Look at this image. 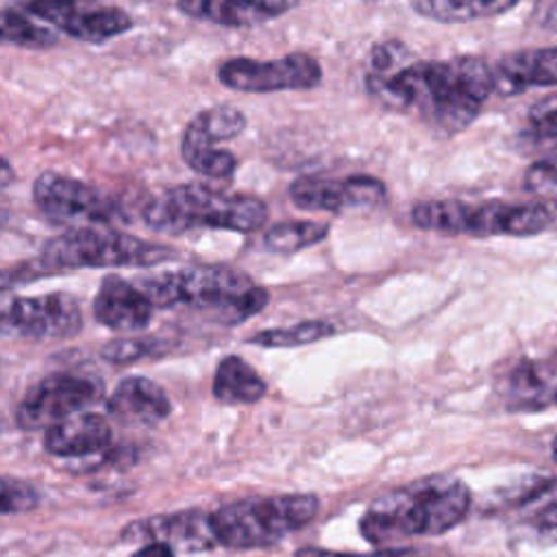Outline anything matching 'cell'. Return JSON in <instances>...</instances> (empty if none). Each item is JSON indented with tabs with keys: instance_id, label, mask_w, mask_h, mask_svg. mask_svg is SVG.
Listing matches in <instances>:
<instances>
[{
	"instance_id": "f546056e",
	"label": "cell",
	"mask_w": 557,
	"mask_h": 557,
	"mask_svg": "<svg viewBox=\"0 0 557 557\" xmlns=\"http://www.w3.org/2000/svg\"><path fill=\"white\" fill-rule=\"evenodd\" d=\"M409 57V50L400 41H379L370 50V63H372V74L387 76L405 67L403 63Z\"/></svg>"
},
{
	"instance_id": "3957f363",
	"label": "cell",
	"mask_w": 557,
	"mask_h": 557,
	"mask_svg": "<svg viewBox=\"0 0 557 557\" xmlns=\"http://www.w3.org/2000/svg\"><path fill=\"white\" fill-rule=\"evenodd\" d=\"M159 309L189 305L211 311L224 324H239L268 305V289L228 265H191L137 283Z\"/></svg>"
},
{
	"instance_id": "1f68e13d",
	"label": "cell",
	"mask_w": 557,
	"mask_h": 557,
	"mask_svg": "<svg viewBox=\"0 0 557 557\" xmlns=\"http://www.w3.org/2000/svg\"><path fill=\"white\" fill-rule=\"evenodd\" d=\"M529 524L550 542H557V503H544L533 507Z\"/></svg>"
},
{
	"instance_id": "4dcf8cb0",
	"label": "cell",
	"mask_w": 557,
	"mask_h": 557,
	"mask_svg": "<svg viewBox=\"0 0 557 557\" xmlns=\"http://www.w3.org/2000/svg\"><path fill=\"white\" fill-rule=\"evenodd\" d=\"M524 187L531 191L557 187V154L535 161L524 174Z\"/></svg>"
},
{
	"instance_id": "6da1fadb",
	"label": "cell",
	"mask_w": 557,
	"mask_h": 557,
	"mask_svg": "<svg viewBox=\"0 0 557 557\" xmlns=\"http://www.w3.org/2000/svg\"><path fill=\"white\" fill-rule=\"evenodd\" d=\"M368 89L387 107L418 109L437 131L468 128L494 91L492 67L476 57L413 61L394 74H368Z\"/></svg>"
},
{
	"instance_id": "5b68a950",
	"label": "cell",
	"mask_w": 557,
	"mask_h": 557,
	"mask_svg": "<svg viewBox=\"0 0 557 557\" xmlns=\"http://www.w3.org/2000/svg\"><path fill=\"white\" fill-rule=\"evenodd\" d=\"M176 257V250L109 226H74L46 242L39 263L46 272L78 268H148Z\"/></svg>"
},
{
	"instance_id": "52a82bcc",
	"label": "cell",
	"mask_w": 557,
	"mask_h": 557,
	"mask_svg": "<svg viewBox=\"0 0 557 557\" xmlns=\"http://www.w3.org/2000/svg\"><path fill=\"white\" fill-rule=\"evenodd\" d=\"M102 398V385L94 376L54 372L26 389L15 407V424L26 431L50 429Z\"/></svg>"
},
{
	"instance_id": "d590c367",
	"label": "cell",
	"mask_w": 557,
	"mask_h": 557,
	"mask_svg": "<svg viewBox=\"0 0 557 557\" xmlns=\"http://www.w3.org/2000/svg\"><path fill=\"white\" fill-rule=\"evenodd\" d=\"M133 557H174V548L163 542H148Z\"/></svg>"
},
{
	"instance_id": "9a60e30c",
	"label": "cell",
	"mask_w": 557,
	"mask_h": 557,
	"mask_svg": "<svg viewBox=\"0 0 557 557\" xmlns=\"http://www.w3.org/2000/svg\"><path fill=\"white\" fill-rule=\"evenodd\" d=\"M154 309L146 292L120 274H107L100 281L91 305L96 322L122 333L144 331L152 322Z\"/></svg>"
},
{
	"instance_id": "ac0fdd59",
	"label": "cell",
	"mask_w": 557,
	"mask_h": 557,
	"mask_svg": "<svg viewBox=\"0 0 557 557\" xmlns=\"http://www.w3.org/2000/svg\"><path fill=\"white\" fill-rule=\"evenodd\" d=\"M494 91L500 96H516L531 87L557 85V46L531 48L505 54L494 67Z\"/></svg>"
},
{
	"instance_id": "e0dca14e",
	"label": "cell",
	"mask_w": 557,
	"mask_h": 557,
	"mask_svg": "<svg viewBox=\"0 0 557 557\" xmlns=\"http://www.w3.org/2000/svg\"><path fill=\"white\" fill-rule=\"evenodd\" d=\"M111 424L96 411H81L50 429L44 435V448L54 457L87 459L107 453L111 446Z\"/></svg>"
},
{
	"instance_id": "836d02e7",
	"label": "cell",
	"mask_w": 557,
	"mask_h": 557,
	"mask_svg": "<svg viewBox=\"0 0 557 557\" xmlns=\"http://www.w3.org/2000/svg\"><path fill=\"white\" fill-rule=\"evenodd\" d=\"M537 20L544 28L557 33V0H540Z\"/></svg>"
},
{
	"instance_id": "7402d4cb",
	"label": "cell",
	"mask_w": 557,
	"mask_h": 557,
	"mask_svg": "<svg viewBox=\"0 0 557 557\" xmlns=\"http://www.w3.org/2000/svg\"><path fill=\"white\" fill-rule=\"evenodd\" d=\"M416 13L442 24H463L509 11L518 0H411Z\"/></svg>"
},
{
	"instance_id": "cb8c5ba5",
	"label": "cell",
	"mask_w": 557,
	"mask_h": 557,
	"mask_svg": "<svg viewBox=\"0 0 557 557\" xmlns=\"http://www.w3.org/2000/svg\"><path fill=\"white\" fill-rule=\"evenodd\" d=\"M0 30H2L4 44L20 46V48H50L59 41V35L52 28L37 24L33 15L15 7L2 9Z\"/></svg>"
},
{
	"instance_id": "83f0119b",
	"label": "cell",
	"mask_w": 557,
	"mask_h": 557,
	"mask_svg": "<svg viewBox=\"0 0 557 557\" xmlns=\"http://www.w3.org/2000/svg\"><path fill=\"white\" fill-rule=\"evenodd\" d=\"M157 350H159V342L154 337H115L102 346L100 355L109 363L124 366V363H133L144 357H150Z\"/></svg>"
},
{
	"instance_id": "8992f818",
	"label": "cell",
	"mask_w": 557,
	"mask_h": 557,
	"mask_svg": "<svg viewBox=\"0 0 557 557\" xmlns=\"http://www.w3.org/2000/svg\"><path fill=\"white\" fill-rule=\"evenodd\" d=\"M318 507L320 500L313 494L255 496L218 507L213 524L226 548H263L302 529Z\"/></svg>"
},
{
	"instance_id": "f1b7e54d",
	"label": "cell",
	"mask_w": 557,
	"mask_h": 557,
	"mask_svg": "<svg viewBox=\"0 0 557 557\" xmlns=\"http://www.w3.org/2000/svg\"><path fill=\"white\" fill-rule=\"evenodd\" d=\"M37 503H39V494L30 483L13 476L2 479V513L4 516L28 511L37 507Z\"/></svg>"
},
{
	"instance_id": "d6a6232c",
	"label": "cell",
	"mask_w": 557,
	"mask_h": 557,
	"mask_svg": "<svg viewBox=\"0 0 557 557\" xmlns=\"http://www.w3.org/2000/svg\"><path fill=\"white\" fill-rule=\"evenodd\" d=\"M294 557H405L400 548H383L376 553H342V550H326L318 546H305L294 553Z\"/></svg>"
},
{
	"instance_id": "8d00e7d4",
	"label": "cell",
	"mask_w": 557,
	"mask_h": 557,
	"mask_svg": "<svg viewBox=\"0 0 557 557\" xmlns=\"http://www.w3.org/2000/svg\"><path fill=\"white\" fill-rule=\"evenodd\" d=\"M553 459L557 461V437L553 440Z\"/></svg>"
},
{
	"instance_id": "277c9868",
	"label": "cell",
	"mask_w": 557,
	"mask_h": 557,
	"mask_svg": "<svg viewBox=\"0 0 557 557\" xmlns=\"http://www.w3.org/2000/svg\"><path fill=\"white\" fill-rule=\"evenodd\" d=\"M141 220L150 231L181 235L194 228L252 233L268 220V205L250 194H233L207 185L170 187L146 202Z\"/></svg>"
},
{
	"instance_id": "5bb4252c",
	"label": "cell",
	"mask_w": 557,
	"mask_h": 557,
	"mask_svg": "<svg viewBox=\"0 0 557 557\" xmlns=\"http://www.w3.org/2000/svg\"><path fill=\"white\" fill-rule=\"evenodd\" d=\"M120 535L124 542H163L181 553H205L220 544L213 513L202 509H183L133 520Z\"/></svg>"
},
{
	"instance_id": "4fadbf2b",
	"label": "cell",
	"mask_w": 557,
	"mask_h": 557,
	"mask_svg": "<svg viewBox=\"0 0 557 557\" xmlns=\"http://www.w3.org/2000/svg\"><path fill=\"white\" fill-rule=\"evenodd\" d=\"M383 198V181L368 174H352L346 178L300 176L289 185V200L302 211L344 213L374 207Z\"/></svg>"
},
{
	"instance_id": "484cf974",
	"label": "cell",
	"mask_w": 557,
	"mask_h": 557,
	"mask_svg": "<svg viewBox=\"0 0 557 557\" xmlns=\"http://www.w3.org/2000/svg\"><path fill=\"white\" fill-rule=\"evenodd\" d=\"M557 228V198L527 205H509L505 220V235L529 237Z\"/></svg>"
},
{
	"instance_id": "7c38bea8",
	"label": "cell",
	"mask_w": 557,
	"mask_h": 557,
	"mask_svg": "<svg viewBox=\"0 0 557 557\" xmlns=\"http://www.w3.org/2000/svg\"><path fill=\"white\" fill-rule=\"evenodd\" d=\"M83 329L78 300L65 292L15 296L2 309V333L26 339H67Z\"/></svg>"
},
{
	"instance_id": "d4e9b609",
	"label": "cell",
	"mask_w": 557,
	"mask_h": 557,
	"mask_svg": "<svg viewBox=\"0 0 557 557\" xmlns=\"http://www.w3.org/2000/svg\"><path fill=\"white\" fill-rule=\"evenodd\" d=\"M335 333V326L326 320H305L292 326L265 329L248 337V344L263 346V348H294L320 342Z\"/></svg>"
},
{
	"instance_id": "d6986e66",
	"label": "cell",
	"mask_w": 557,
	"mask_h": 557,
	"mask_svg": "<svg viewBox=\"0 0 557 557\" xmlns=\"http://www.w3.org/2000/svg\"><path fill=\"white\" fill-rule=\"evenodd\" d=\"M500 392L516 411L557 407V363L522 359L505 374Z\"/></svg>"
},
{
	"instance_id": "30bf717a",
	"label": "cell",
	"mask_w": 557,
	"mask_h": 557,
	"mask_svg": "<svg viewBox=\"0 0 557 557\" xmlns=\"http://www.w3.org/2000/svg\"><path fill=\"white\" fill-rule=\"evenodd\" d=\"M33 200L37 209L52 222H87V226H104L120 220L122 209L115 198L78 178L41 172L33 183Z\"/></svg>"
},
{
	"instance_id": "44dd1931",
	"label": "cell",
	"mask_w": 557,
	"mask_h": 557,
	"mask_svg": "<svg viewBox=\"0 0 557 557\" xmlns=\"http://www.w3.org/2000/svg\"><path fill=\"white\" fill-rule=\"evenodd\" d=\"M176 9L187 17L228 28L257 26L272 20L248 0H176Z\"/></svg>"
},
{
	"instance_id": "4316f807",
	"label": "cell",
	"mask_w": 557,
	"mask_h": 557,
	"mask_svg": "<svg viewBox=\"0 0 557 557\" xmlns=\"http://www.w3.org/2000/svg\"><path fill=\"white\" fill-rule=\"evenodd\" d=\"M527 122V137L535 150H557V96L537 100Z\"/></svg>"
},
{
	"instance_id": "603a6c76",
	"label": "cell",
	"mask_w": 557,
	"mask_h": 557,
	"mask_svg": "<svg viewBox=\"0 0 557 557\" xmlns=\"http://www.w3.org/2000/svg\"><path fill=\"white\" fill-rule=\"evenodd\" d=\"M326 235H329L326 222H313V220L278 222L265 231L263 246L276 255H292L324 242Z\"/></svg>"
},
{
	"instance_id": "ba28073f",
	"label": "cell",
	"mask_w": 557,
	"mask_h": 557,
	"mask_svg": "<svg viewBox=\"0 0 557 557\" xmlns=\"http://www.w3.org/2000/svg\"><path fill=\"white\" fill-rule=\"evenodd\" d=\"M246 128V115L231 104H215L196 113L181 137V157L187 168L207 178H226L237 170V157L218 148Z\"/></svg>"
},
{
	"instance_id": "2e32d148",
	"label": "cell",
	"mask_w": 557,
	"mask_h": 557,
	"mask_svg": "<svg viewBox=\"0 0 557 557\" xmlns=\"http://www.w3.org/2000/svg\"><path fill=\"white\" fill-rule=\"evenodd\" d=\"M107 411L122 424L154 426L170 416L172 403L165 389L152 379L126 376L107 398Z\"/></svg>"
},
{
	"instance_id": "9c48e42d",
	"label": "cell",
	"mask_w": 557,
	"mask_h": 557,
	"mask_svg": "<svg viewBox=\"0 0 557 557\" xmlns=\"http://www.w3.org/2000/svg\"><path fill=\"white\" fill-rule=\"evenodd\" d=\"M218 81L244 94L302 91L320 85L322 65L307 52H289L270 61L233 57L218 67Z\"/></svg>"
},
{
	"instance_id": "e575fe53",
	"label": "cell",
	"mask_w": 557,
	"mask_h": 557,
	"mask_svg": "<svg viewBox=\"0 0 557 557\" xmlns=\"http://www.w3.org/2000/svg\"><path fill=\"white\" fill-rule=\"evenodd\" d=\"M248 2H252L255 7L265 11L270 17L283 15V13L292 11L298 4V0H248Z\"/></svg>"
},
{
	"instance_id": "ffe728a7",
	"label": "cell",
	"mask_w": 557,
	"mask_h": 557,
	"mask_svg": "<svg viewBox=\"0 0 557 557\" xmlns=\"http://www.w3.org/2000/svg\"><path fill=\"white\" fill-rule=\"evenodd\" d=\"M268 392L263 376L242 357H224L213 374V396L224 405H252Z\"/></svg>"
},
{
	"instance_id": "7a4b0ae2",
	"label": "cell",
	"mask_w": 557,
	"mask_h": 557,
	"mask_svg": "<svg viewBox=\"0 0 557 557\" xmlns=\"http://www.w3.org/2000/svg\"><path fill=\"white\" fill-rule=\"evenodd\" d=\"M468 509V485L450 474H433L374 498L359 520V531L370 544L389 548L409 537L442 535L457 527Z\"/></svg>"
},
{
	"instance_id": "8fae6325",
	"label": "cell",
	"mask_w": 557,
	"mask_h": 557,
	"mask_svg": "<svg viewBox=\"0 0 557 557\" xmlns=\"http://www.w3.org/2000/svg\"><path fill=\"white\" fill-rule=\"evenodd\" d=\"M22 11L85 44H104L133 28L131 15L104 0H22Z\"/></svg>"
}]
</instances>
